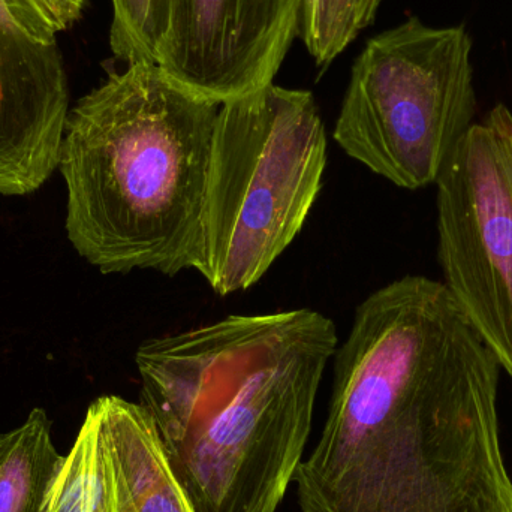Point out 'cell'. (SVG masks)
<instances>
[{"instance_id":"cell-1","label":"cell","mask_w":512,"mask_h":512,"mask_svg":"<svg viewBox=\"0 0 512 512\" xmlns=\"http://www.w3.org/2000/svg\"><path fill=\"white\" fill-rule=\"evenodd\" d=\"M301 512H448L486 472L495 411L484 343L444 283L405 276L355 310L333 357Z\"/></svg>"},{"instance_id":"cell-2","label":"cell","mask_w":512,"mask_h":512,"mask_svg":"<svg viewBox=\"0 0 512 512\" xmlns=\"http://www.w3.org/2000/svg\"><path fill=\"white\" fill-rule=\"evenodd\" d=\"M337 346L313 309L230 315L138 346L140 403L195 511H277Z\"/></svg>"},{"instance_id":"cell-3","label":"cell","mask_w":512,"mask_h":512,"mask_svg":"<svg viewBox=\"0 0 512 512\" xmlns=\"http://www.w3.org/2000/svg\"><path fill=\"white\" fill-rule=\"evenodd\" d=\"M219 107L149 62L78 99L57 170L81 258L102 274L194 267Z\"/></svg>"},{"instance_id":"cell-4","label":"cell","mask_w":512,"mask_h":512,"mask_svg":"<svg viewBox=\"0 0 512 512\" xmlns=\"http://www.w3.org/2000/svg\"><path fill=\"white\" fill-rule=\"evenodd\" d=\"M327 161L307 90L271 83L221 104L192 270L222 297L256 285L303 230Z\"/></svg>"},{"instance_id":"cell-5","label":"cell","mask_w":512,"mask_h":512,"mask_svg":"<svg viewBox=\"0 0 512 512\" xmlns=\"http://www.w3.org/2000/svg\"><path fill=\"white\" fill-rule=\"evenodd\" d=\"M472 41L463 26L409 18L369 39L333 129L337 146L408 191L435 185L474 125Z\"/></svg>"},{"instance_id":"cell-6","label":"cell","mask_w":512,"mask_h":512,"mask_svg":"<svg viewBox=\"0 0 512 512\" xmlns=\"http://www.w3.org/2000/svg\"><path fill=\"white\" fill-rule=\"evenodd\" d=\"M438 258L466 321L512 379V113L468 129L436 180Z\"/></svg>"},{"instance_id":"cell-7","label":"cell","mask_w":512,"mask_h":512,"mask_svg":"<svg viewBox=\"0 0 512 512\" xmlns=\"http://www.w3.org/2000/svg\"><path fill=\"white\" fill-rule=\"evenodd\" d=\"M303 0H171L158 63L218 104L273 83L300 30Z\"/></svg>"},{"instance_id":"cell-8","label":"cell","mask_w":512,"mask_h":512,"mask_svg":"<svg viewBox=\"0 0 512 512\" xmlns=\"http://www.w3.org/2000/svg\"><path fill=\"white\" fill-rule=\"evenodd\" d=\"M71 110L57 42L30 36L0 0V195L26 197L59 167Z\"/></svg>"},{"instance_id":"cell-9","label":"cell","mask_w":512,"mask_h":512,"mask_svg":"<svg viewBox=\"0 0 512 512\" xmlns=\"http://www.w3.org/2000/svg\"><path fill=\"white\" fill-rule=\"evenodd\" d=\"M92 405L99 420V510L197 512L143 405L119 396Z\"/></svg>"},{"instance_id":"cell-10","label":"cell","mask_w":512,"mask_h":512,"mask_svg":"<svg viewBox=\"0 0 512 512\" xmlns=\"http://www.w3.org/2000/svg\"><path fill=\"white\" fill-rule=\"evenodd\" d=\"M63 460L47 412L32 409L21 426L0 435V512H45Z\"/></svg>"},{"instance_id":"cell-11","label":"cell","mask_w":512,"mask_h":512,"mask_svg":"<svg viewBox=\"0 0 512 512\" xmlns=\"http://www.w3.org/2000/svg\"><path fill=\"white\" fill-rule=\"evenodd\" d=\"M382 0H303L298 36L319 68L330 66L375 20Z\"/></svg>"},{"instance_id":"cell-12","label":"cell","mask_w":512,"mask_h":512,"mask_svg":"<svg viewBox=\"0 0 512 512\" xmlns=\"http://www.w3.org/2000/svg\"><path fill=\"white\" fill-rule=\"evenodd\" d=\"M99 420L89 406L74 447L63 460L45 512H93L99 493Z\"/></svg>"},{"instance_id":"cell-13","label":"cell","mask_w":512,"mask_h":512,"mask_svg":"<svg viewBox=\"0 0 512 512\" xmlns=\"http://www.w3.org/2000/svg\"><path fill=\"white\" fill-rule=\"evenodd\" d=\"M171 0H111L110 47L126 65L156 63L167 33Z\"/></svg>"},{"instance_id":"cell-14","label":"cell","mask_w":512,"mask_h":512,"mask_svg":"<svg viewBox=\"0 0 512 512\" xmlns=\"http://www.w3.org/2000/svg\"><path fill=\"white\" fill-rule=\"evenodd\" d=\"M9 14L33 38L57 42V35L74 26L86 0H3Z\"/></svg>"},{"instance_id":"cell-15","label":"cell","mask_w":512,"mask_h":512,"mask_svg":"<svg viewBox=\"0 0 512 512\" xmlns=\"http://www.w3.org/2000/svg\"><path fill=\"white\" fill-rule=\"evenodd\" d=\"M93 512H101V510H99V505L98 504H96L95 511H93Z\"/></svg>"}]
</instances>
